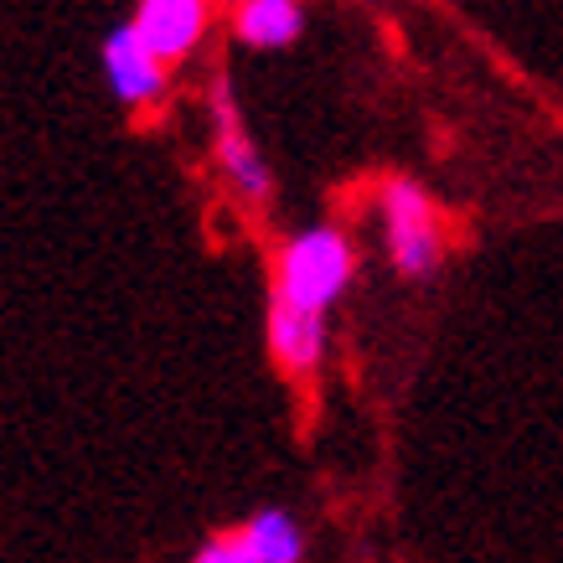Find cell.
<instances>
[{"instance_id":"obj_4","label":"cell","mask_w":563,"mask_h":563,"mask_svg":"<svg viewBox=\"0 0 563 563\" xmlns=\"http://www.w3.org/2000/svg\"><path fill=\"white\" fill-rule=\"evenodd\" d=\"M99 63H103V84H109V93H114L120 103H130V109H151V103L166 99V73L172 68L140 42V32L130 26V21L103 36Z\"/></svg>"},{"instance_id":"obj_1","label":"cell","mask_w":563,"mask_h":563,"mask_svg":"<svg viewBox=\"0 0 563 563\" xmlns=\"http://www.w3.org/2000/svg\"><path fill=\"white\" fill-rule=\"evenodd\" d=\"M352 274H357V254L352 239L331 222L300 228L279 243L274 254V285H269V306L300 310V316H331L336 300L352 290Z\"/></svg>"},{"instance_id":"obj_3","label":"cell","mask_w":563,"mask_h":563,"mask_svg":"<svg viewBox=\"0 0 563 563\" xmlns=\"http://www.w3.org/2000/svg\"><path fill=\"white\" fill-rule=\"evenodd\" d=\"M207 109H212V151H218V166H222V176H228L233 197L264 207L274 191V172H269V161L258 155L254 135H249V124H243L239 99H233V84H228L222 73L212 78V88H207Z\"/></svg>"},{"instance_id":"obj_7","label":"cell","mask_w":563,"mask_h":563,"mask_svg":"<svg viewBox=\"0 0 563 563\" xmlns=\"http://www.w3.org/2000/svg\"><path fill=\"white\" fill-rule=\"evenodd\" d=\"M306 32V5L300 0H239L233 5V36L254 52L295 47Z\"/></svg>"},{"instance_id":"obj_6","label":"cell","mask_w":563,"mask_h":563,"mask_svg":"<svg viewBox=\"0 0 563 563\" xmlns=\"http://www.w3.org/2000/svg\"><path fill=\"white\" fill-rule=\"evenodd\" d=\"M325 342H331V331H325L321 316L269 306V357L279 362V373L310 377L325 362Z\"/></svg>"},{"instance_id":"obj_2","label":"cell","mask_w":563,"mask_h":563,"mask_svg":"<svg viewBox=\"0 0 563 563\" xmlns=\"http://www.w3.org/2000/svg\"><path fill=\"white\" fill-rule=\"evenodd\" d=\"M383 243H388L393 269L404 279H429L444 264V222L429 202V191L409 176H393L383 181Z\"/></svg>"},{"instance_id":"obj_9","label":"cell","mask_w":563,"mask_h":563,"mask_svg":"<svg viewBox=\"0 0 563 563\" xmlns=\"http://www.w3.org/2000/svg\"><path fill=\"white\" fill-rule=\"evenodd\" d=\"M191 563H258V559H254V548L243 543V532H218V538H207L197 548Z\"/></svg>"},{"instance_id":"obj_8","label":"cell","mask_w":563,"mask_h":563,"mask_svg":"<svg viewBox=\"0 0 563 563\" xmlns=\"http://www.w3.org/2000/svg\"><path fill=\"white\" fill-rule=\"evenodd\" d=\"M243 543L254 548L258 563H300L306 559V532L285 507H258L243 522Z\"/></svg>"},{"instance_id":"obj_5","label":"cell","mask_w":563,"mask_h":563,"mask_svg":"<svg viewBox=\"0 0 563 563\" xmlns=\"http://www.w3.org/2000/svg\"><path fill=\"white\" fill-rule=\"evenodd\" d=\"M130 26L172 68V63H181V57L202 47L207 26H212V0H140Z\"/></svg>"}]
</instances>
